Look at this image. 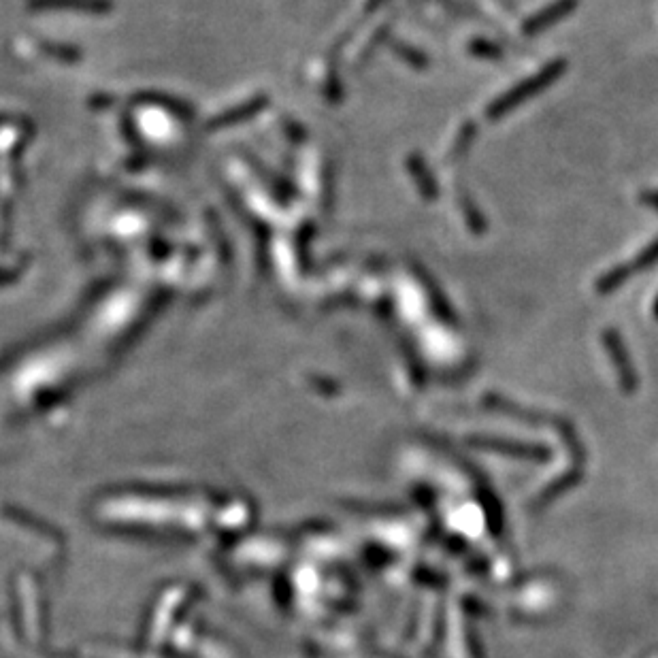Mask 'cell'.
<instances>
[{"mask_svg":"<svg viewBox=\"0 0 658 658\" xmlns=\"http://www.w3.org/2000/svg\"><path fill=\"white\" fill-rule=\"evenodd\" d=\"M563 71H565V62L561 60V62L550 64V67H548L546 71L537 73L535 77L522 81V84H520L518 88L509 90L507 94H503V96L499 98V101H495V103H492V105L488 107V118H490V120H499L501 115H505L507 111L516 109V107L522 105L524 101H529L531 96L539 94L541 90H546V88L552 84V81H556V77H561V75H563Z\"/></svg>","mask_w":658,"mask_h":658,"instance_id":"6da1fadb","label":"cell"},{"mask_svg":"<svg viewBox=\"0 0 658 658\" xmlns=\"http://www.w3.org/2000/svg\"><path fill=\"white\" fill-rule=\"evenodd\" d=\"M658 260V241H654L646 252H641L639 258H635L633 262H627V265H620L618 269H614L612 273H607L605 277L599 279L597 290L599 292H612L616 288H620L624 282H627L629 277H633L637 271H644L648 267H652L654 262Z\"/></svg>","mask_w":658,"mask_h":658,"instance_id":"7a4b0ae2","label":"cell"},{"mask_svg":"<svg viewBox=\"0 0 658 658\" xmlns=\"http://www.w3.org/2000/svg\"><path fill=\"white\" fill-rule=\"evenodd\" d=\"M573 7H575L573 0H561V3L552 5L546 13H539L537 18H533L529 24H524V35H537L539 30H544V28L552 26L554 22L563 20Z\"/></svg>","mask_w":658,"mask_h":658,"instance_id":"3957f363","label":"cell"}]
</instances>
